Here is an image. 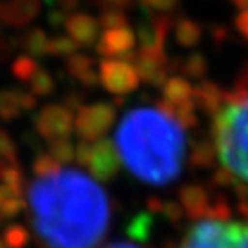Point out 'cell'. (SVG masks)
<instances>
[{
	"mask_svg": "<svg viewBox=\"0 0 248 248\" xmlns=\"http://www.w3.org/2000/svg\"><path fill=\"white\" fill-rule=\"evenodd\" d=\"M31 224L43 248H94L110 217L103 187L85 173L57 168L28 189Z\"/></svg>",
	"mask_w": 248,
	"mask_h": 248,
	"instance_id": "6da1fadb",
	"label": "cell"
},
{
	"mask_svg": "<svg viewBox=\"0 0 248 248\" xmlns=\"http://www.w3.org/2000/svg\"><path fill=\"white\" fill-rule=\"evenodd\" d=\"M116 151L140 180L166 184L182 169L186 142L175 120L156 108H136L118 127Z\"/></svg>",
	"mask_w": 248,
	"mask_h": 248,
	"instance_id": "7a4b0ae2",
	"label": "cell"
},
{
	"mask_svg": "<svg viewBox=\"0 0 248 248\" xmlns=\"http://www.w3.org/2000/svg\"><path fill=\"white\" fill-rule=\"evenodd\" d=\"M212 133L221 164L248 184V92L232 98L217 110Z\"/></svg>",
	"mask_w": 248,
	"mask_h": 248,
	"instance_id": "3957f363",
	"label": "cell"
},
{
	"mask_svg": "<svg viewBox=\"0 0 248 248\" xmlns=\"http://www.w3.org/2000/svg\"><path fill=\"white\" fill-rule=\"evenodd\" d=\"M180 248H248V222L206 219L195 222Z\"/></svg>",
	"mask_w": 248,
	"mask_h": 248,
	"instance_id": "277c9868",
	"label": "cell"
},
{
	"mask_svg": "<svg viewBox=\"0 0 248 248\" xmlns=\"http://www.w3.org/2000/svg\"><path fill=\"white\" fill-rule=\"evenodd\" d=\"M35 127L39 134L48 140H55L66 136L72 129V118L70 114L57 105H48L41 108V112L35 118Z\"/></svg>",
	"mask_w": 248,
	"mask_h": 248,
	"instance_id": "5b68a950",
	"label": "cell"
},
{
	"mask_svg": "<svg viewBox=\"0 0 248 248\" xmlns=\"http://www.w3.org/2000/svg\"><path fill=\"white\" fill-rule=\"evenodd\" d=\"M35 96L17 89H0V120L13 122L22 110H31L35 107Z\"/></svg>",
	"mask_w": 248,
	"mask_h": 248,
	"instance_id": "8992f818",
	"label": "cell"
},
{
	"mask_svg": "<svg viewBox=\"0 0 248 248\" xmlns=\"http://www.w3.org/2000/svg\"><path fill=\"white\" fill-rule=\"evenodd\" d=\"M37 0H0V22L8 26H24L35 17Z\"/></svg>",
	"mask_w": 248,
	"mask_h": 248,
	"instance_id": "52a82bcc",
	"label": "cell"
},
{
	"mask_svg": "<svg viewBox=\"0 0 248 248\" xmlns=\"http://www.w3.org/2000/svg\"><path fill=\"white\" fill-rule=\"evenodd\" d=\"M11 74L18 81L28 83L37 74V62L31 57H28V55H18L17 59L11 62Z\"/></svg>",
	"mask_w": 248,
	"mask_h": 248,
	"instance_id": "ba28073f",
	"label": "cell"
},
{
	"mask_svg": "<svg viewBox=\"0 0 248 248\" xmlns=\"http://www.w3.org/2000/svg\"><path fill=\"white\" fill-rule=\"evenodd\" d=\"M20 45L26 52L33 53V55H41L46 50V35L43 33V30L33 28V30L28 31L26 35H22Z\"/></svg>",
	"mask_w": 248,
	"mask_h": 248,
	"instance_id": "9c48e42d",
	"label": "cell"
},
{
	"mask_svg": "<svg viewBox=\"0 0 248 248\" xmlns=\"http://www.w3.org/2000/svg\"><path fill=\"white\" fill-rule=\"evenodd\" d=\"M4 243L8 248H22L28 243V230L20 224L8 226L4 232Z\"/></svg>",
	"mask_w": 248,
	"mask_h": 248,
	"instance_id": "30bf717a",
	"label": "cell"
},
{
	"mask_svg": "<svg viewBox=\"0 0 248 248\" xmlns=\"http://www.w3.org/2000/svg\"><path fill=\"white\" fill-rule=\"evenodd\" d=\"M30 87L35 92L37 96H48L53 90V81L48 76V72L45 70H37V74L30 81Z\"/></svg>",
	"mask_w": 248,
	"mask_h": 248,
	"instance_id": "8fae6325",
	"label": "cell"
},
{
	"mask_svg": "<svg viewBox=\"0 0 248 248\" xmlns=\"http://www.w3.org/2000/svg\"><path fill=\"white\" fill-rule=\"evenodd\" d=\"M0 160H6V162H17V147L13 138L9 136V133L0 127Z\"/></svg>",
	"mask_w": 248,
	"mask_h": 248,
	"instance_id": "7c38bea8",
	"label": "cell"
},
{
	"mask_svg": "<svg viewBox=\"0 0 248 248\" xmlns=\"http://www.w3.org/2000/svg\"><path fill=\"white\" fill-rule=\"evenodd\" d=\"M26 208V202L22 197H13L4 202H0V219H11L17 217L18 213Z\"/></svg>",
	"mask_w": 248,
	"mask_h": 248,
	"instance_id": "4fadbf2b",
	"label": "cell"
},
{
	"mask_svg": "<svg viewBox=\"0 0 248 248\" xmlns=\"http://www.w3.org/2000/svg\"><path fill=\"white\" fill-rule=\"evenodd\" d=\"M59 168L57 166V160L53 158L52 155H39L35 160H33V171H35L37 177H43V175H48L55 169Z\"/></svg>",
	"mask_w": 248,
	"mask_h": 248,
	"instance_id": "5bb4252c",
	"label": "cell"
},
{
	"mask_svg": "<svg viewBox=\"0 0 248 248\" xmlns=\"http://www.w3.org/2000/svg\"><path fill=\"white\" fill-rule=\"evenodd\" d=\"M52 156L55 160H61V162H66V160L72 158V145L64 140H57L55 143H52Z\"/></svg>",
	"mask_w": 248,
	"mask_h": 248,
	"instance_id": "9a60e30c",
	"label": "cell"
},
{
	"mask_svg": "<svg viewBox=\"0 0 248 248\" xmlns=\"http://www.w3.org/2000/svg\"><path fill=\"white\" fill-rule=\"evenodd\" d=\"M107 248H138V247L129 245V243H118V245H110V247H107Z\"/></svg>",
	"mask_w": 248,
	"mask_h": 248,
	"instance_id": "2e32d148",
	"label": "cell"
},
{
	"mask_svg": "<svg viewBox=\"0 0 248 248\" xmlns=\"http://www.w3.org/2000/svg\"><path fill=\"white\" fill-rule=\"evenodd\" d=\"M0 248H8L6 247V243H4V237H0Z\"/></svg>",
	"mask_w": 248,
	"mask_h": 248,
	"instance_id": "e0dca14e",
	"label": "cell"
}]
</instances>
